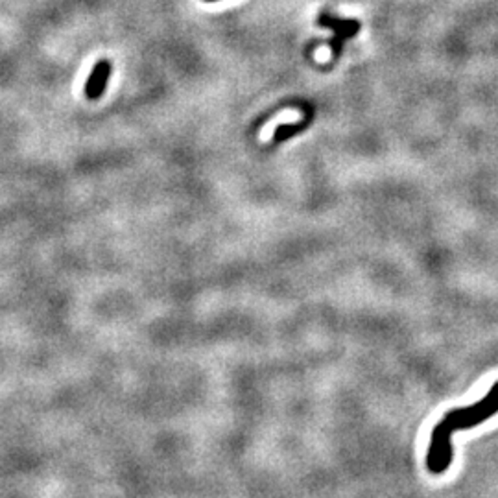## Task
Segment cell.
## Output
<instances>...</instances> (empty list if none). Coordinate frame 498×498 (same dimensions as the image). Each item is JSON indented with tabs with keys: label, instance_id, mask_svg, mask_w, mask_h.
<instances>
[{
	"label": "cell",
	"instance_id": "5b68a950",
	"mask_svg": "<svg viewBox=\"0 0 498 498\" xmlns=\"http://www.w3.org/2000/svg\"><path fill=\"white\" fill-rule=\"evenodd\" d=\"M205 2H216V0H205Z\"/></svg>",
	"mask_w": 498,
	"mask_h": 498
},
{
	"label": "cell",
	"instance_id": "6da1fadb",
	"mask_svg": "<svg viewBox=\"0 0 498 498\" xmlns=\"http://www.w3.org/2000/svg\"><path fill=\"white\" fill-rule=\"evenodd\" d=\"M498 414V382L489 389L485 397L471 406H463L446 412L443 419L434 426L426 451V469L434 474L441 476L445 474L452 465V435L460 430H469L474 426L482 425L493 415Z\"/></svg>",
	"mask_w": 498,
	"mask_h": 498
},
{
	"label": "cell",
	"instance_id": "3957f363",
	"mask_svg": "<svg viewBox=\"0 0 498 498\" xmlns=\"http://www.w3.org/2000/svg\"><path fill=\"white\" fill-rule=\"evenodd\" d=\"M111 70H113V63L109 59H100L95 68L91 70L87 84H85V96L87 100H98L104 95L105 87L109 84Z\"/></svg>",
	"mask_w": 498,
	"mask_h": 498
},
{
	"label": "cell",
	"instance_id": "277c9868",
	"mask_svg": "<svg viewBox=\"0 0 498 498\" xmlns=\"http://www.w3.org/2000/svg\"><path fill=\"white\" fill-rule=\"evenodd\" d=\"M310 120H312V115L306 113L303 120L295 122V124H283V126H279L277 130L273 132V142H284L292 139L294 135H297V133L304 132V130L310 126Z\"/></svg>",
	"mask_w": 498,
	"mask_h": 498
},
{
	"label": "cell",
	"instance_id": "7a4b0ae2",
	"mask_svg": "<svg viewBox=\"0 0 498 498\" xmlns=\"http://www.w3.org/2000/svg\"><path fill=\"white\" fill-rule=\"evenodd\" d=\"M318 24L323 28H331V30L336 32L334 39L331 41L334 56H340L343 42H345L347 39L357 36V33L360 32V28H362L360 21H357V19H341V17H336L332 15V13H327V11H323V13L318 17Z\"/></svg>",
	"mask_w": 498,
	"mask_h": 498
}]
</instances>
